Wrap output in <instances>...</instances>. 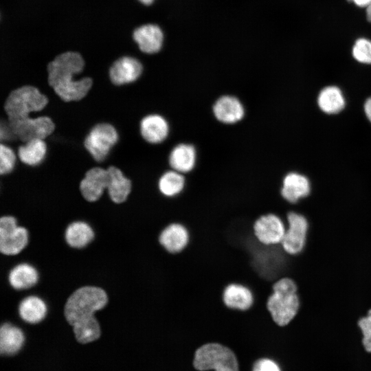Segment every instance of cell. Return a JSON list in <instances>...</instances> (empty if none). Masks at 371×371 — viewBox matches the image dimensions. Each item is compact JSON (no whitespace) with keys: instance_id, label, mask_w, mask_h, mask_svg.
I'll use <instances>...</instances> for the list:
<instances>
[{"instance_id":"obj_1","label":"cell","mask_w":371,"mask_h":371,"mask_svg":"<svg viewBox=\"0 0 371 371\" xmlns=\"http://www.w3.org/2000/svg\"><path fill=\"white\" fill-rule=\"evenodd\" d=\"M85 67V60L81 54L73 51L58 54L48 63V83L63 101L80 100L91 89V78H79Z\"/></svg>"},{"instance_id":"obj_2","label":"cell","mask_w":371,"mask_h":371,"mask_svg":"<svg viewBox=\"0 0 371 371\" xmlns=\"http://www.w3.org/2000/svg\"><path fill=\"white\" fill-rule=\"evenodd\" d=\"M267 306L277 325H288L296 316L300 306L297 286L294 280L284 277L276 281Z\"/></svg>"},{"instance_id":"obj_3","label":"cell","mask_w":371,"mask_h":371,"mask_svg":"<svg viewBox=\"0 0 371 371\" xmlns=\"http://www.w3.org/2000/svg\"><path fill=\"white\" fill-rule=\"evenodd\" d=\"M108 303V295L100 287L84 286L74 291L67 298L64 315L71 326L94 316L95 312L104 308Z\"/></svg>"},{"instance_id":"obj_4","label":"cell","mask_w":371,"mask_h":371,"mask_svg":"<svg viewBox=\"0 0 371 371\" xmlns=\"http://www.w3.org/2000/svg\"><path fill=\"white\" fill-rule=\"evenodd\" d=\"M48 101V98L38 89L25 85L10 93L1 111L5 112L9 120L27 117L32 113L41 111Z\"/></svg>"},{"instance_id":"obj_5","label":"cell","mask_w":371,"mask_h":371,"mask_svg":"<svg viewBox=\"0 0 371 371\" xmlns=\"http://www.w3.org/2000/svg\"><path fill=\"white\" fill-rule=\"evenodd\" d=\"M194 366L200 371H238L234 352L218 343H208L199 348L195 352Z\"/></svg>"},{"instance_id":"obj_6","label":"cell","mask_w":371,"mask_h":371,"mask_svg":"<svg viewBox=\"0 0 371 371\" xmlns=\"http://www.w3.org/2000/svg\"><path fill=\"white\" fill-rule=\"evenodd\" d=\"M118 139L116 128L109 123L101 122L89 131L84 140V146L98 166L106 159Z\"/></svg>"},{"instance_id":"obj_7","label":"cell","mask_w":371,"mask_h":371,"mask_svg":"<svg viewBox=\"0 0 371 371\" xmlns=\"http://www.w3.org/2000/svg\"><path fill=\"white\" fill-rule=\"evenodd\" d=\"M7 122L19 146L34 139H47L54 131L52 120L45 115L27 117Z\"/></svg>"},{"instance_id":"obj_8","label":"cell","mask_w":371,"mask_h":371,"mask_svg":"<svg viewBox=\"0 0 371 371\" xmlns=\"http://www.w3.org/2000/svg\"><path fill=\"white\" fill-rule=\"evenodd\" d=\"M28 243L27 230L17 225L16 218L11 215L0 218V251L5 256L16 255Z\"/></svg>"},{"instance_id":"obj_9","label":"cell","mask_w":371,"mask_h":371,"mask_svg":"<svg viewBox=\"0 0 371 371\" xmlns=\"http://www.w3.org/2000/svg\"><path fill=\"white\" fill-rule=\"evenodd\" d=\"M286 218L287 227L281 245L286 253L296 255L304 249L309 223L305 216L294 211L289 212Z\"/></svg>"},{"instance_id":"obj_10","label":"cell","mask_w":371,"mask_h":371,"mask_svg":"<svg viewBox=\"0 0 371 371\" xmlns=\"http://www.w3.org/2000/svg\"><path fill=\"white\" fill-rule=\"evenodd\" d=\"M143 65L137 58L124 56L114 60L109 68L111 82L117 86L129 85L140 78Z\"/></svg>"},{"instance_id":"obj_11","label":"cell","mask_w":371,"mask_h":371,"mask_svg":"<svg viewBox=\"0 0 371 371\" xmlns=\"http://www.w3.org/2000/svg\"><path fill=\"white\" fill-rule=\"evenodd\" d=\"M109 181L107 169L100 166L93 167L86 172L80 183L81 195L88 202L98 201L106 191Z\"/></svg>"},{"instance_id":"obj_12","label":"cell","mask_w":371,"mask_h":371,"mask_svg":"<svg viewBox=\"0 0 371 371\" xmlns=\"http://www.w3.org/2000/svg\"><path fill=\"white\" fill-rule=\"evenodd\" d=\"M286 227L276 214H267L259 217L254 225V232L257 239L265 245L280 244Z\"/></svg>"},{"instance_id":"obj_13","label":"cell","mask_w":371,"mask_h":371,"mask_svg":"<svg viewBox=\"0 0 371 371\" xmlns=\"http://www.w3.org/2000/svg\"><path fill=\"white\" fill-rule=\"evenodd\" d=\"M311 192V185L308 179L297 172L287 174L284 177L280 188L282 197L291 204H296L309 196Z\"/></svg>"},{"instance_id":"obj_14","label":"cell","mask_w":371,"mask_h":371,"mask_svg":"<svg viewBox=\"0 0 371 371\" xmlns=\"http://www.w3.org/2000/svg\"><path fill=\"white\" fill-rule=\"evenodd\" d=\"M142 137L150 144H157L164 142L169 132V126L166 119L155 113L147 114L139 122Z\"/></svg>"},{"instance_id":"obj_15","label":"cell","mask_w":371,"mask_h":371,"mask_svg":"<svg viewBox=\"0 0 371 371\" xmlns=\"http://www.w3.org/2000/svg\"><path fill=\"white\" fill-rule=\"evenodd\" d=\"M109 174V181L106 192L111 201L116 204L126 201L132 191V181L118 168L111 166L106 168Z\"/></svg>"},{"instance_id":"obj_16","label":"cell","mask_w":371,"mask_h":371,"mask_svg":"<svg viewBox=\"0 0 371 371\" xmlns=\"http://www.w3.org/2000/svg\"><path fill=\"white\" fill-rule=\"evenodd\" d=\"M188 229L181 223H171L159 234V243L170 253L177 254L183 251L189 243Z\"/></svg>"},{"instance_id":"obj_17","label":"cell","mask_w":371,"mask_h":371,"mask_svg":"<svg viewBox=\"0 0 371 371\" xmlns=\"http://www.w3.org/2000/svg\"><path fill=\"white\" fill-rule=\"evenodd\" d=\"M135 41L139 49L146 54L159 52L162 46L163 33L155 25L147 24L135 29L133 34Z\"/></svg>"},{"instance_id":"obj_18","label":"cell","mask_w":371,"mask_h":371,"mask_svg":"<svg viewBox=\"0 0 371 371\" xmlns=\"http://www.w3.org/2000/svg\"><path fill=\"white\" fill-rule=\"evenodd\" d=\"M213 112L216 118L225 124H234L244 116L245 110L239 100L234 96L224 95L214 104Z\"/></svg>"},{"instance_id":"obj_19","label":"cell","mask_w":371,"mask_h":371,"mask_svg":"<svg viewBox=\"0 0 371 371\" xmlns=\"http://www.w3.org/2000/svg\"><path fill=\"white\" fill-rule=\"evenodd\" d=\"M223 300L229 308L247 311L254 303V295L247 286L236 283L228 284L223 294Z\"/></svg>"},{"instance_id":"obj_20","label":"cell","mask_w":371,"mask_h":371,"mask_svg":"<svg viewBox=\"0 0 371 371\" xmlns=\"http://www.w3.org/2000/svg\"><path fill=\"white\" fill-rule=\"evenodd\" d=\"M47 151V146L45 139H34L19 146L16 153L21 163L36 166L43 161Z\"/></svg>"},{"instance_id":"obj_21","label":"cell","mask_w":371,"mask_h":371,"mask_svg":"<svg viewBox=\"0 0 371 371\" xmlns=\"http://www.w3.org/2000/svg\"><path fill=\"white\" fill-rule=\"evenodd\" d=\"M22 330L10 324L5 323L0 328V352L3 355H12L19 352L24 343Z\"/></svg>"},{"instance_id":"obj_22","label":"cell","mask_w":371,"mask_h":371,"mask_svg":"<svg viewBox=\"0 0 371 371\" xmlns=\"http://www.w3.org/2000/svg\"><path fill=\"white\" fill-rule=\"evenodd\" d=\"M168 159L174 170L181 173L189 172L195 165V148L190 144H178L170 152Z\"/></svg>"},{"instance_id":"obj_23","label":"cell","mask_w":371,"mask_h":371,"mask_svg":"<svg viewBox=\"0 0 371 371\" xmlns=\"http://www.w3.org/2000/svg\"><path fill=\"white\" fill-rule=\"evenodd\" d=\"M317 104L324 113L333 115L341 112L344 109L346 100L339 87L328 86L319 92Z\"/></svg>"},{"instance_id":"obj_24","label":"cell","mask_w":371,"mask_h":371,"mask_svg":"<svg viewBox=\"0 0 371 371\" xmlns=\"http://www.w3.org/2000/svg\"><path fill=\"white\" fill-rule=\"evenodd\" d=\"M38 280L36 269L27 263H21L11 269L8 276L10 284L16 290L32 287Z\"/></svg>"},{"instance_id":"obj_25","label":"cell","mask_w":371,"mask_h":371,"mask_svg":"<svg viewBox=\"0 0 371 371\" xmlns=\"http://www.w3.org/2000/svg\"><path fill=\"white\" fill-rule=\"evenodd\" d=\"M94 238L92 227L84 221H74L66 228L65 238L73 248L81 249L90 243Z\"/></svg>"},{"instance_id":"obj_26","label":"cell","mask_w":371,"mask_h":371,"mask_svg":"<svg viewBox=\"0 0 371 371\" xmlns=\"http://www.w3.org/2000/svg\"><path fill=\"white\" fill-rule=\"evenodd\" d=\"M47 311L45 302L35 295L25 297L19 306V314L21 318L29 324H37L41 322L45 318Z\"/></svg>"},{"instance_id":"obj_27","label":"cell","mask_w":371,"mask_h":371,"mask_svg":"<svg viewBox=\"0 0 371 371\" xmlns=\"http://www.w3.org/2000/svg\"><path fill=\"white\" fill-rule=\"evenodd\" d=\"M158 189L166 197H175L185 188V179L181 172L170 170L164 173L157 181Z\"/></svg>"},{"instance_id":"obj_28","label":"cell","mask_w":371,"mask_h":371,"mask_svg":"<svg viewBox=\"0 0 371 371\" xmlns=\"http://www.w3.org/2000/svg\"><path fill=\"white\" fill-rule=\"evenodd\" d=\"M72 326L76 340L81 344L92 342L100 336V326L94 316L81 320Z\"/></svg>"},{"instance_id":"obj_29","label":"cell","mask_w":371,"mask_h":371,"mask_svg":"<svg viewBox=\"0 0 371 371\" xmlns=\"http://www.w3.org/2000/svg\"><path fill=\"white\" fill-rule=\"evenodd\" d=\"M17 161L16 151L9 146L0 144V175L12 172Z\"/></svg>"},{"instance_id":"obj_30","label":"cell","mask_w":371,"mask_h":371,"mask_svg":"<svg viewBox=\"0 0 371 371\" xmlns=\"http://www.w3.org/2000/svg\"><path fill=\"white\" fill-rule=\"evenodd\" d=\"M352 55L359 63L371 65V41L366 38H359L355 42Z\"/></svg>"},{"instance_id":"obj_31","label":"cell","mask_w":371,"mask_h":371,"mask_svg":"<svg viewBox=\"0 0 371 371\" xmlns=\"http://www.w3.org/2000/svg\"><path fill=\"white\" fill-rule=\"evenodd\" d=\"M358 326L362 335V345L366 351L371 352V308L359 319Z\"/></svg>"},{"instance_id":"obj_32","label":"cell","mask_w":371,"mask_h":371,"mask_svg":"<svg viewBox=\"0 0 371 371\" xmlns=\"http://www.w3.org/2000/svg\"><path fill=\"white\" fill-rule=\"evenodd\" d=\"M253 371H280V369L272 360L262 359L255 363Z\"/></svg>"},{"instance_id":"obj_33","label":"cell","mask_w":371,"mask_h":371,"mask_svg":"<svg viewBox=\"0 0 371 371\" xmlns=\"http://www.w3.org/2000/svg\"><path fill=\"white\" fill-rule=\"evenodd\" d=\"M363 109L367 118L371 122V97L365 102Z\"/></svg>"},{"instance_id":"obj_34","label":"cell","mask_w":371,"mask_h":371,"mask_svg":"<svg viewBox=\"0 0 371 371\" xmlns=\"http://www.w3.org/2000/svg\"><path fill=\"white\" fill-rule=\"evenodd\" d=\"M349 2L353 3L355 5L359 8H366L370 3L371 0H347Z\"/></svg>"},{"instance_id":"obj_35","label":"cell","mask_w":371,"mask_h":371,"mask_svg":"<svg viewBox=\"0 0 371 371\" xmlns=\"http://www.w3.org/2000/svg\"><path fill=\"white\" fill-rule=\"evenodd\" d=\"M366 16L367 21L371 23V3L366 8Z\"/></svg>"},{"instance_id":"obj_36","label":"cell","mask_w":371,"mask_h":371,"mask_svg":"<svg viewBox=\"0 0 371 371\" xmlns=\"http://www.w3.org/2000/svg\"><path fill=\"white\" fill-rule=\"evenodd\" d=\"M139 1L145 5H150L153 1V0H139Z\"/></svg>"}]
</instances>
